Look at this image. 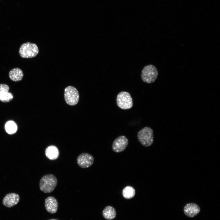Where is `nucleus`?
<instances>
[{
    "mask_svg": "<svg viewBox=\"0 0 220 220\" xmlns=\"http://www.w3.org/2000/svg\"><path fill=\"white\" fill-rule=\"evenodd\" d=\"M57 183L56 177L52 174H47L43 176L39 182V187L41 191L45 193L53 192Z\"/></svg>",
    "mask_w": 220,
    "mask_h": 220,
    "instance_id": "nucleus-1",
    "label": "nucleus"
},
{
    "mask_svg": "<svg viewBox=\"0 0 220 220\" xmlns=\"http://www.w3.org/2000/svg\"><path fill=\"white\" fill-rule=\"evenodd\" d=\"M137 138L138 141L142 145L145 147H149L153 142V130L149 127H145L138 132Z\"/></svg>",
    "mask_w": 220,
    "mask_h": 220,
    "instance_id": "nucleus-2",
    "label": "nucleus"
},
{
    "mask_svg": "<svg viewBox=\"0 0 220 220\" xmlns=\"http://www.w3.org/2000/svg\"><path fill=\"white\" fill-rule=\"evenodd\" d=\"M158 75L156 68L152 64H149L144 67L141 74L143 81L147 83H151L155 81Z\"/></svg>",
    "mask_w": 220,
    "mask_h": 220,
    "instance_id": "nucleus-3",
    "label": "nucleus"
},
{
    "mask_svg": "<svg viewBox=\"0 0 220 220\" xmlns=\"http://www.w3.org/2000/svg\"><path fill=\"white\" fill-rule=\"evenodd\" d=\"M39 52L38 48L35 43L27 42L20 46L19 50L20 56L24 58H31L35 57Z\"/></svg>",
    "mask_w": 220,
    "mask_h": 220,
    "instance_id": "nucleus-4",
    "label": "nucleus"
},
{
    "mask_svg": "<svg viewBox=\"0 0 220 220\" xmlns=\"http://www.w3.org/2000/svg\"><path fill=\"white\" fill-rule=\"evenodd\" d=\"M116 103L120 108L124 110L131 108L133 105L132 98L130 94L126 91H121L118 94Z\"/></svg>",
    "mask_w": 220,
    "mask_h": 220,
    "instance_id": "nucleus-5",
    "label": "nucleus"
},
{
    "mask_svg": "<svg viewBox=\"0 0 220 220\" xmlns=\"http://www.w3.org/2000/svg\"><path fill=\"white\" fill-rule=\"evenodd\" d=\"M64 97L66 103L70 105H76L78 102L79 95L77 89L72 86H68L64 90Z\"/></svg>",
    "mask_w": 220,
    "mask_h": 220,
    "instance_id": "nucleus-6",
    "label": "nucleus"
},
{
    "mask_svg": "<svg viewBox=\"0 0 220 220\" xmlns=\"http://www.w3.org/2000/svg\"><path fill=\"white\" fill-rule=\"evenodd\" d=\"M94 158L91 154L87 153H83L77 157V162L78 165L83 168H88L94 163Z\"/></svg>",
    "mask_w": 220,
    "mask_h": 220,
    "instance_id": "nucleus-7",
    "label": "nucleus"
},
{
    "mask_svg": "<svg viewBox=\"0 0 220 220\" xmlns=\"http://www.w3.org/2000/svg\"><path fill=\"white\" fill-rule=\"evenodd\" d=\"M128 144V140L124 136H120L116 138L113 142L112 149L116 152H120L124 150Z\"/></svg>",
    "mask_w": 220,
    "mask_h": 220,
    "instance_id": "nucleus-8",
    "label": "nucleus"
},
{
    "mask_svg": "<svg viewBox=\"0 0 220 220\" xmlns=\"http://www.w3.org/2000/svg\"><path fill=\"white\" fill-rule=\"evenodd\" d=\"M183 211L186 216L189 218H193L199 213L200 211V208L196 204L189 203L185 205Z\"/></svg>",
    "mask_w": 220,
    "mask_h": 220,
    "instance_id": "nucleus-9",
    "label": "nucleus"
},
{
    "mask_svg": "<svg viewBox=\"0 0 220 220\" xmlns=\"http://www.w3.org/2000/svg\"><path fill=\"white\" fill-rule=\"evenodd\" d=\"M19 200L20 197L18 194L11 193L5 196L3 200L2 203L5 207H11L17 204Z\"/></svg>",
    "mask_w": 220,
    "mask_h": 220,
    "instance_id": "nucleus-10",
    "label": "nucleus"
},
{
    "mask_svg": "<svg viewBox=\"0 0 220 220\" xmlns=\"http://www.w3.org/2000/svg\"><path fill=\"white\" fill-rule=\"evenodd\" d=\"M45 206L46 211L51 214H54L57 211L58 202L53 196H50L46 198L45 201Z\"/></svg>",
    "mask_w": 220,
    "mask_h": 220,
    "instance_id": "nucleus-11",
    "label": "nucleus"
},
{
    "mask_svg": "<svg viewBox=\"0 0 220 220\" xmlns=\"http://www.w3.org/2000/svg\"><path fill=\"white\" fill-rule=\"evenodd\" d=\"M45 153L46 157L50 160H55L57 159L59 155L58 148L54 145L48 146L46 149Z\"/></svg>",
    "mask_w": 220,
    "mask_h": 220,
    "instance_id": "nucleus-12",
    "label": "nucleus"
},
{
    "mask_svg": "<svg viewBox=\"0 0 220 220\" xmlns=\"http://www.w3.org/2000/svg\"><path fill=\"white\" fill-rule=\"evenodd\" d=\"M24 74L22 71L18 68L11 69L9 72V78L13 81L17 82L21 80Z\"/></svg>",
    "mask_w": 220,
    "mask_h": 220,
    "instance_id": "nucleus-13",
    "label": "nucleus"
},
{
    "mask_svg": "<svg viewBox=\"0 0 220 220\" xmlns=\"http://www.w3.org/2000/svg\"><path fill=\"white\" fill-rule=\"evenodd\" d=\"M103 217L106 219L111 220L114 219L116 215V212L115 209L112 206H108L106 207L102 211Z\"/></svg>",
    "mask_w": 220,
    "mask_h": 220,
    "instance_id": "nucleus-14",
    "label": "nucleus"
},
{
    "mask_svg": "<svg viewBox=\"0 0 220 220\" xmlns=\"http://www.w3.org/2000/svg\"><path fill=\"white\" fill-rule=\"evenodd\" d=\"M135 194V190L132 187L128 186L125 187L123 190L122 194L123 197L126 199H129L134 197Z\"/></svg>",
    "mask_w": 220,
    "mask_h": 220,
    "instance_id": "nucleus-15",
    "label": "nucleus"
},
{
    "mask_svg": "<svg viewBox=\"0 0 220 220\" xmlns=\"http://www.w3.org/2000/svg\"><path fill=\"white\" fill-rule=\"evenodd\" d=\"M5 129L8 134H15L17 130V126L14 121H9L6 123Z\"/></svg>",
    "mask_w": 220,
    "mask_h": 220,
    "instance_id": "nucleus-16",
    "label": "nucleus"
},
{
    "mask_svg": "<svg viewBox=\"0 0 220 220\" xmlns=\"http://www.w3.org/2000/svg\"><path fill=\"white\" fill-rule=\"evenodd\" d=\"M13 98L12 94L9 92H5L0 95V101L4 102L10 101Z\"/></svg>",
    "mask_w": 220,
    "mask_h": 220,
    "instance_id": "nucleus-17",
    "label": "nucleus"
},
{
    "mask_svg": "<svg viewBox=\"0 0 220 220\" xmlns=\"http://www.w3.org/2000/svg\"><path fill=\"white\" fill-rule=\"evenodd\" d=\"M9 87L5 84H0V95L5 92H8Z\"/></svg>",
    "mask_w": 220,
    "mask_h": 220,
    "instance_id": "nucleus-18",
    "label": "nucleus"
},
{
    "mask_svg": "<svg viewBox=\"0 0 220 220\" xmlns=\"http://www.w3.org/2000/svg\"><path fill=\"white\" fill-rule=\"evenodd\" d=\"M49 220H58L56 219H50Z\"/></svg>",
    "mask_w": 220,
    "mask_h": 220,
    "instance_id": "nucleus-19",
    "label": "nucleus"
}]
</instances>
